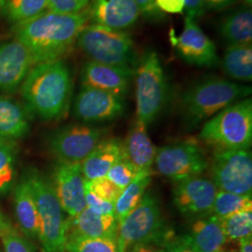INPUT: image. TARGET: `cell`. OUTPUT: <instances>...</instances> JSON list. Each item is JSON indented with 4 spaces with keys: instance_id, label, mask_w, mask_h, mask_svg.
<instances>
[{
    "instance_id": "1",
    "label": "cell",
    "mask_w": 252,
    "mask_h": 252,
    "mask_svg": "<svg viewBox=\"0 0 252 252\" xmlns=\"http://www.w3.org/2000/svg\"><path fill=\"white\" fill-rule=\"evenodd\" d=\"M89 21L88 8L78 14L47 10L15 25L14 39L27 48L34 65L62 60L72 50L81 30Z\"/></svg>"
},
{
    "instance_id": "2",
    "label": "cell",
    "mask_w": 252,
    "mask_h": 252,
    "mask_svg": "<svg viewBox=\"0 0 252 252\" xmlns=\"http://www.w3.org/2000/svg\"><path fill=\"white\" fill-rule=\"evenodd\" d=\"M21 94L31 113L47 121L62 117L72 94L69 67L63 60L35 64L21 85Z\"/></svg>"
},
{
    "instance_id": "3",
    "label": "cell",
    "mask_w": 252,
    "mask_h": 252,
    "mask_svg": "<svg viewBox=\"0 0 252 252\" xmlns=\"http://www.w3.org/2000/svg\"><path fill=\"white\" fill-rule=\"evenodd\" d=\"M251 94L250 86L209 77L189 86L182 94L180 106L186 122L189 126H197Z\"/></svg>"
},
{
    "instance_id": "4",
    "label": "cell",
    "mask_w": 252,
    "mask_h": 252,
    "mask_svg": "<svg viewBox=\"0 0 252 252\" xmlns=\"http://www.w3.org/2000/svg\"><path fill=\"white\" fill-rule=\"evenodd\" d=\"M200 139L214 152L249 150L252 143V100L237 101L207 122Z\"/></svg>"
},
{
    "instance_id": "5",
    "label": "cell",
    "mask_w": 252,
    "mask_h": 252,
    "mask_svg": "<svg viewBox=\"0 0 252 252\" xmlns=\"http://www.w3.org/2000/svg\"><path fill=\"white\" fill-rule=\"evenodd\" d=\"M36 202L39 233L38 240L44 252H65L67 237V219L56 196L52 182L39 172L27 175Z\"/></svg>"
},
{
    "instance_id": "6",
    "label": "cell",
    "mask_w": 252,
    "mask_h": 252,
    "mask_svg": "<svg viewBox=\"0 0 252 252\" xmlns=\"http://www.w3.org/2000/svg\"><path fill=\"white\" fill-rule=\"evenodd\" d=\"M77 44L94 62L133 69L138 63L135 43L126 31L87 25L78 36Z\"/></svg>"
},
{
    "instance_id": "7",
    "label": "cell",
    "mask_w": 252,
    "mask_h": 252,
    "mask_svg": "<svg viewBox=\"0 0 252 252\" xmlns=\"http://www.w3.org/2000/svg\"><path fill=\"white\" fill-rule=\"evenodd\" d=\"M136 120L148 126L164 108L168 83L157 53L149 51L141 57L135 70Z\"/></svg>"
},
{
    "instance_id": "8",
    "label": "cell",
    "mask_w": 252,
    "mask_h": 252,
    "mask_svg": "<svg viewBox=\"0 0 252 252\" xmlns=\"http://www.w3.org/2000/svg\"><path fill=\"white\" fill-rule=\"evenodd\" d=\"M173 233L164 223L158 199L151 192L145 193L135 209L118 226L122 252L137 243L160 246Z\"/></svg>"
},
{
    "instance_id": "9",
    "label": "cell",
    "mask_w": 252,
    "mask_h": 252,
    "mask_svg": "<svg viewBox=\"0 0 252 252\" xmlns=\"http://www.w3.org/2000/svg\"><path fill=\"white\" fill-rule=\"evenodd\" d=\"M209 163L204 148L192 139L157 149L154 160L158 173L175 182L201 176L209 168Z\"/></svg>"
},
{
    "instance_id": "10",
    "label": "cell",
    "mask_w": 252,
    "mask_h": 252,
    "mask_svg": "<svg viewBox=\"0 0 252 252\" xmlns=\"http://www.w3.org/2000/svg\"><path fill=\"white\" fill-rule=\"evenodd\" d=\"M209 167L219 190L252 195V156L249 150L214 152Z\"/></svg>"
},
{
    "instance_id": "11",
    "label": "cell",
    "mask_w": 252,
    "mask_h": 252,
    "mask_svg": "<svg viewBox=\"0 0 252 252\" xmlns=\"http://www.w3.org/2000/svg\"><path fill=\"white\" fill-rule=\"evenodd\" d=\"M105 134V130L94 126H65L52 136L50 150L58 162L81 163L104 139Z\"/></svg>"
},
{
    "instance_id": "12",
    "label": "cell",
    "mask_w": 252,
    "mask_h": 252,
    "mask_svg": "<svg viewBox=\"0 0 252 252\" xmlns=\"http://www.w3.org/2000/svg\"><path fill=\"white\" fill-rule=\"evenodd\" d=\"M169 36L177 54L186 63L199 67H217L220 64L215 43L194 20L185 16L181 34L177 36L171 30Z\"/></svg>"
},
{
    "instance_id": "13",
    "label": "cell",
    "mask_w": 252,
    "mask_h": 252,
    "mask_svg": "<svg viewBox=\"0 0 252 252\" xmlns=\"http://www.w3.org/2000/svg\"><path fill=\"white\" fill-rule=\"evenodd\" d=\"M126 109L125 97L106 91L82 86L77 94L73 113L84 123H102L122 116Z\"/></svg>"
},
{
    "instance_id": "14",
    "label": "cell",
    "mask_w": 252,
    "mask_h": 252,
    "mask_svg": "<svg viewBox=\"0 0 252 252\" xmlns=\"http://www.w3.org/2000/svg\"><path fill=\"white\" fill-rule=\"evenodd\" d=\"M176 183L173 191L174 205L181 214L202 218L212 213L219 190L212 180L198 176Z\"/></svg>"
},
{
    "instance_id": "15",
    "label": "cell",
    "mask_w": 252,
    "mask_h": 252,
    "mask_svg": "<svg viewBox=\"0 0 252 252\" xmlns=\"http://www.w3.org/2000/svg\"><path fill=\"white\" fill-rule=\"evenodd\" d=\"M53 187L63 212L73 217L86 208V180L81 163L58 162L54 172Z\"/></svg>"
},
{
    "instance_id": "16",
    "label": "cell",
    "mask_w": 252,
    "mask_h": 252,
    "mask_svg": "<svg viewBox=\"0 0 252 252\" xmlns=\"http://www.w3.org/2000/svg\"><path fill=\"white\" fill-rule=\"evenodd\" d=\"M34 66L28 50L16 39L0 43V90L14 93Z\"/></svg>"
},
{
    "instance_id": "17",
    "label": "cell",
    "mask_w": 252,
    "mask_h": 252,
    "mask_svg": "<svg viewBox=\"0 0 252 252\" xmlns=\"http://www.w3.org/2000/svg\"><path fill=\"white\" fill-rule=\"evenodd\" d=\"M135 76V69L88 61L83 64L81 78L82 86L126 95Z\"/></svg>"
},
{
    "instance_id": "18",
    "label": "cell",
    "mask_w": 252,
    "mask_h": 252,
    "mask_svg": "<svg viewBox=\"0 0 252 252\" xmlns=\"http://www.w3.org/2000/svg\"><path fill=\"white\" fill-rule=\"evenodd\" d=\"M88 11L93 24L121 31L133 27L141 15L135 0H92Z\"/></svg>"
},
{
    "instance_id": "19",
    "label": "cell",
    "mask_w": 252,
    "mask_h": 252,
    "mask_svg": "<svg viewBox=\"0 0 252 252\" xmlns=\"http://www.w3.org/2000/svg\"><path fill=\"white\" fill-rule=\"evenodd\" d=\"M125 158L137 172L152 170L157 148L148 135L147 126L136 120L123 142Z\"/></svg>"
},
{
    "instance_id": "20",
    "label": "cell",
    "mask_w": 252,
    "mask_h": 252,
    "mask_svg": "<svg viewBox=\"0 0 252 252\" xmlns=\"http://www.w3.org/2000/svg\"><path fill=\"white\" fill-rule=\"evenodd\" d=\"M123 142L116 138L102 139L94 151L81 162L86 181L107 177L109 169L124 157Z\"/></svg>"
},
{
    "instance_id": "21",
    "label": "cell",
    "mask_w": 252,
    "mask_h": 252,
    "mask_svg": "<svg viewBox=\"0 0 252 252\" xmlns=\"http://www.w3.org/2000/svg\"><path fill=\"white\" fill-rule=\"evenodd\" d=\"M185 237L196 252H224L228 242L220 219L212 214L198 218Z\"/></svg>"
},
{
    "instance_id": "22",
    "label": "cell",
    "mask_w": 252,
    "mask_h": 252,
    "mask_svg": "<svg viewBox=\"0 0 252 252\" xmlns=\"http://www.w3.org/2000/svg\"><path fill=\"white\" fill-rule=\"evenodd\" d=\"M67 234L92 238L118 234L117 220L114 215H101L86 207L67 219Z\"/></svg>"
},
{
    "instance_id": "23",
    "label": "cell",
    "mask_w": 252,
    "mask_h": 252,
    "mask_svg": "<svg viewBox=\"0 0 252 252\" xmlns=\"http://www.w3.org/2000/svg\"><path fill=\"white\" fill-rule=\"evenodd\" d=\"M14 213L19 227L27 238H38L39 220L36 202L27 176L15 187L14 191Z\"/></svg>"
},
{
    "instance_id": "24",
    "label": "cell",
    "mask_w": 252,
    "mask_h": 252,
    "mask_svg": "<svg viewBox=\"0 0 252 252\" xmlns=\"http://www.w3.org/2000/svg\"><path fill=\"white\" fill-rule=\"evenodd\" d=\"M30 111L19 102L0 96V139L13 141L30 129Z\"/></svg>"
},
{
    "instance_id": "25",
    "label": "cell",
    "mask_w": 252,
    "mask_h": 252,
    "mask_svg": "<svg viewBox=\"0 0 252 252\" xmlns=\"http://www.w3.org/2000/svg\"><path fill=\"white\" fill-rule=\"evenodd\" d=\"M220 34L230 45L252 43V8L247 6L227 15L220 25Z\"/></svg>"
},
{
    "instance_id": "26",
    "label": "cell",
    "mask_w": 252,
    "mask_h": 252,
    "mask_svg": "<svg viewBox=\"0 0 252 252\" xmlns=\"http://www.w3.org/2000/svg\"><path fill=\"white\" fill-rule=\"evenodd\" d=\"M220 65L226 75L235 81H252V43L228 46Z\"/></svg>"
},
{
    "instance_id": "27",
    "label": "cell",
    "mask_w": 252,
    "mask_h": 252,
    "mask_svg": "<svg viewBox=\"0 0 252 252\" xmlns=\"http://www.w3.org/2000/svg\"><path fill=\"white\" fill-rule=\"evenodd\" d=\"M152 170L139 171L133 181L123 189L114 204V216L119 224L128 216L144 196L145 191L152 182Z\"/></svg>"
},
{
    "instance_id": "28",
    "label": "cell",
    "mask_w": 252,
    "mask_h": 252,
    "mask_svg": "<svg viewBox=\"0 0 252 252\" xmlns=\"http://www.w3.org/2000/svg\"><path fill=\"white\" fill-rule=\"evenodd\" d=\"M48 7L49 0H5L2 14L15 26L45 12Z\"/></svg>"
},
{
    "instance_id": "29",
    "label": "cell",
    "mask_w": 252,
    "mask_h": 252,
    "mask_svg": "<svg viewBox=\"0 0 252 252\" xmlns=\"http://www.w3.org/2000/svg\"><path fill=\"white\" fill-rule=\"evenodd\" d=\"M65 251L68 252H122L118 234L96 238L67 234Z\"/></svg>"
},
{
    "instance_id": "30",
    "label": "cell",
    "mask_w": 252,
    "mask_h": 252,
    "mask_svg": "<svg viewBox=\"0 0 252 252\" xmlns=\"http://www.w3.org/2000/svg\"><path fill=\"white\" fill-rule=\"evenodd\" d=\"M249 210H252V195L218 190L211 214L219 219H223L234 213Z\"/></svg>"
},
{
    "instance_id": "31",
    "label": "cell",
    "mask_w": 252,
    "mask_h": 252,
    "mask_svg": "<svg viewBox=\"0 0 252 252\" xmlns=\"http://www.w3.org/2000/svg\"><path fill=\"white\" fill-rule=\"evenodd\" d=\"M220 220L227 241L237 242L241 238L252 235V210L237 212Z\"/></svg>"
},
{
    "instance_id": "32",
    "label": "cell",
    "mask_w": 252,
    "mask_h": 252,
    "mask_svg": "<svg viewBox=\"0 0 252 252\" xmlns=\"http://www.w3.org/2000/svg\"><path fill=\"white\" fill-rule=\"evenodd\" d=\"M15 178V148L12 141L0 139V195L10 190Z\"/></svg>"
},
{
    "instance_id": "33",
    "label": "cell",
    "mask_w": 252,
    "mask_h": 252,
    "mask_svg": "<svg viewBox=\"0 0 252 252\" xmlns=\"http://www.w3.org/2000/svg\"><path fill=\"white\" fill-rule=\"evenodd\" d=\"M0 238L5 252H36L35 247L20 234L9 220L1 228Z\"/></svg>"
},
{
    "instance_id": "34",
    "label": "cell",
    "mask_w": 252,
    "mask_h": 252,
    "mask_svg": "<svg viewBox=\"0 0 252 252\" xmlns=\"http://www.w3.org/2000/svg\"><path fill=\"white\" fill-rule=\"evenodd\" d=\"M137 173V170L124 156L109 169L107 178L120 189H124L133 181Z\"/></svg>"
},
{
    "instance_id": "35",
    "label": "cell",
    "mask_w": 252,
    "mask_h": 252,
    "mask_svg": "<svg viewBox=\"0 0 252 252\" xmlns=\"http://www.w3.org/2000/svg\"><path fill=\"white\" fill-rule=\"evenodd\" d=\"M86 186L101 198L113 204H115L123 191V189H120L107 177L92 181H86Z\"/></svg>"
},
{
    "instance_id": "36",
    "label": "cell",
    "mask_w": 252,
    "mask_h": 252,
    "mask_svg": "<svg viewBox=\"0 0 252 252\" xmlns=\"http://www.w3.org/2000/svg\"><path fill=\"white\" fill-rule=\"evenodd\" d=\"M91 0H49L48 10L63 14H78L90 5Z\"/></svg>"
},
{
    "instance_id": "37",
    "label": "cell",
    "mask_w": 252,
    "mask_h": 252,
    "mask_svg": "<svg viewBox=\"0 0 252 252\" xmlns=\"http://www.w3.org/2000/svg\"><path fill=\"white\" fill-rule=\"evenodd\" d=\"M86 207L101 215H114V204L99 197L85 185Z\"/></svg>"
},
{
    "instance_id": "38",
    "label": "cell",
    "mask_w": 252,
    "mask_h": 252,
    "mask_svg": "<svg viewBox=\"0 0 252 252\" xmlns=\"http://www.w3.org/2000/svg\"><path fill=\"white\" fill-rule=\"evenodd\" d=\"M162 252H196L187 241L185 235L176 236L170 234L160 246Z\"/></svg>"
},
{
    "instance_id": "39",
    "label": "cell",
    "mask_w": 252,
    "mask_h": 252,
    "mask_svg": "<svg viewBox=\"0 0 252 252\" xmlns=\"http://www.w3.org/2000/svg\"><path fill=\"white\" fill-rule=\"evenodd\" d=\"M141 15L150 20H159L163 17V13L158 9L155 0H135Z\"/></svg>"
},
{
    "instance_id": "40",
    "label": "cell",
    "mask_w": 252,
    "mask_h": 252,
    "mask_svg": "<svg viewBox=\"0 0 252 252\" xmlns=\"http://www.w3.org/2000/svg\"><path fill=\"white\" fill-rule=\"evenodd\" d=\"M206 7L203 0H185L184 11L186 16L195 22L206 14Z\"/></svg>"
},
{
    "instance_id": "41",
    "label": "cell",
    "mask_w": 252,
    "mask_h": 252,
    "mask_svg": "<svg viewBox=\"0 0 252 252\" xmlns=\"http://www.w3.org/2000/svg\"><path fill=\"white\" fill-rule=\"evenodd\" d=\"M158 9L162 13L180 14L184 12L185 0H155Z\"/></svg>"
},
{
    "instance_id": "42",
    "label": "cell",
    "mask_w": 252,
    "mask_h": 252,
    "mask_svg": "<svg viewBox=\"0 0 252 252\" xmlns=\"http://www.w3.org/2000/svg\"><path fill=\"white\" fill-rule=\"evenodd\" d=\"M206 9L209 10H222L232 6L236 0H203Z\"/></svg>"
},
{
    "instance_id": "43",
    "label": "cell",
    "mask_w": 252,
    "mask_h": 252,
    "mask_svg": "<svg viewBox=\"0 0 252 252\" xmlns=\"http://www.w3.org/2000/svg\"><path fill=\"white\" fill-rule=\"evenodd\" d=\"M130 252H162L161 248L156 244L137 243L130 248Z\"/></svg>"
},
{
    "instance_id": "44",
    "label": "cell",
    "mask_w": 252,
    "mask_h": 252,
    "mask_svg": "<svg viewBox=\"0 0 252 252\" xmlns=\"http://www.w3.org/2000/svg\"><path fill=\"white\" fill-rule=\"evenodd\" d=\"M238 243V252H252V235L246 236L237 241Z\"/></svg>"
},
{
    "instance_id": "45",
    "label": "cell",
    "mask_w": 252,
    "mask_h": 252,
    "mask_svg": "<svg viewBox=\"0 0 252 252\" xmlns=\"http://www.w3.org/2000/svg\"><path fill=\"white\" fill-rule=\"evenodd\" d=\"M7 220H8L0 213V230H1V228L3 227V225L6 223Z\"/></svg>"
},
{
    "instance_id": "46",
    "label": "cell",
    "mask_w": 252,
    "mask_h": 252,
    "mask_svg": "<svg viewBox=\"0 0 252 252\" xmlns=\"http://www.w3.org/2000/svg\"><path fill=\"white\" fill-rule=\"evenodd\" d=\"M4 2H5V0H0V14H2V11H3Z\"/></svg>"
},
{
    "instance_id": "47",
    "label": "cell",
    "mask_w": 252,
    "mask_h": 252,
    "mask_svg": "<svg viewBox=\"0 0 252 252\" xmlns=\"http://www.w3.org/2000/svg\"><path fill=\"white\" fill-rule=\"evenodd\" d=\"M245 2L247 3V5H248L249 7H252V0H245Z\"/></svg>"
},
{
    "instance_id": "48",
    "label": "cell",
    "mask_w": 252,
    "mask_h": 252,
    "mask_svg": "<svg viewBox=\"0 0 252 252\" xmlns=\"http://www.w3.org/2000/svg\"><path fill=\"white\" fill-rule=\"evenodd\" d=\"M224 252H237L236 251H225Z\"/></svg>"
}]
</instances>
